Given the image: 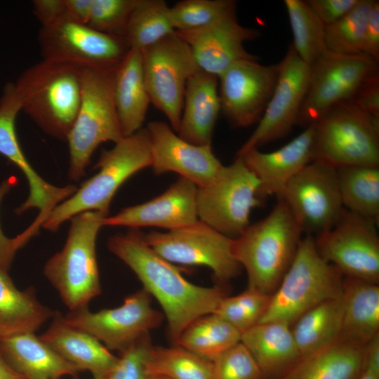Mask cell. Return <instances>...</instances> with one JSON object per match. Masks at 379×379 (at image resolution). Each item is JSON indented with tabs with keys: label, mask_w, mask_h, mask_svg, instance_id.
Returning a JSON list of instances; mask_svg holds the SVG:
<instances>
[{
	"label": "cell",
	"mask_w": 379,
	"mask_h": 379,
	"mask_svg": "<svg viewBox=\"0 0 379 379\" xmlns=\"http://www.w3.org/2000/svg\"><path fill=\"white\" fill-rule=\"evenodd\" d=\"M107 247L135 274L142 289L157 300L173 345L192 322L213 314L227 296L222 286H202L187 281L173 263L146 243L139 229L112 236Z\"/></svg>",
	"instance_id": "obj_1"
},
{
	"label": "cell",
	"mask_w": 379,
	"mask_h": 379,
	"mask_svg": "<svg viewBox=\"0 0 379 379\" xmlns=\"http://www.w3.org/2000/svg\"><path fill=\"white\" fill-rule=\"evenodd\" d=\"M277 204L263 219L250 224L234 239V254L247 274V288L272 295L291 266L302 232L286 202Z\"/></svg>",
	"instance_id": "obj_2"
},
{
	"label": "cell",
	"mask_w": 379,
	"mask_h": 379,
	"mask_svg": "<svg viewBox=\"0 0 379 379\" xmlns=\"http://www.w3.org/2000/svg\"><path fill=\"white\" fill-rule=\"evenodd\" d=\"M110 149H103L95 168L99 171L84 182L70 197L58 204L43 227L57 231L66 220L88 211L109 216L113 197L122 184L138 171L151 167L150 141L146 128L123 137Z\"/></svg>",
	"instance_id": "obj_3"
},
{
	"label": "cell",
	"mask_w": 379,
	"mask_h": 379,
	"mask_svg": "<svg viewBox=\"0 0 379 379\" xmlns=\"http://www.w3.org/2000/svg\"><path fill=\"white\" fill-rule=\"evenodd\" d=\"M81 67L44 60L15 83L25 112L46 133L67 141L81 101Z\"/></svg>",
	"instance_id": "obj_4"
},
{
	"label": "cell",
	"mask_w": 379,
	"mask_h": 379,
	"mask_svg": "<svg viewBox=\"0 0 379 379\" xmlns=\"http://www.w3.org/2000/svg\"><path fill=\"white\" fill-rule=\"evenodd\" d=\"M107 216L88 211L72 217L62 249L44 266V275L70 311L88 307L101 293L95 243Z\"/></svg>",
	"instance_id": "obj_5"
},
{
	"label": "cell",
	"mask_w": 379,
	"mask_h": 379,
	"mask_svg": "<svg viewBox=\"0 0 379 379\" xmlns=\"http://www.w3.org/2000/svg\"><path fill=\"white\" fill-rule=\"evenodd\" d=\"M343 279L320 255L314 238L305 235L258 323L279 321L291 326L314 306L341 296Z\"/></svg>",
	"instance_id": "obj_6"
},
{
	"label": "cell",
	"mask_w": 379,
	"mask_h": 379,
	"mask_svg": "<svg viewBox=\"0 0 379 379\" xmlns=\"http://www.w3.org/2000/svg\"><path fill=\"white\" fill-rule=\"evenodd\" d=\"M115 71L81 67L80 105L67 139L69 177L74 181L84 176L93 153L101 143H116L124 137L114 100Z\"/></svg>",
	"instance_id": "obj_7"
},
{
	"label": "cell",
	"mask_w": 379,
	"mask_h": 379,
	"mask_svg": "<svg viewBox=\"0 0 379 379\" xmlns=\"http://www.w3.org/2000/svg\"><path fill=\"white\" fill-rule=\"evenodd\" d=\"M314 125V160L334 167L379 166V119L350 101L338 103Z\"/></svg>",
	"instance_id": "obj_8"
},
{
	"label": "cell",
	"mask_w": 379,
	"mask_h": 379,
	"mask_svg": "<svg viewBox=\"0 0 379 379\" xmlns=\"http://www.w3.org/2000/svg\"><path fill=\"white\" fill-rule=\"evenodd\" d=\"M260 182L241 157L222 165L206 185L197 187L199 220L231 238L250 225L253 208L261 204Z\"/></svg>",
	"instance_id": "obj_9"
},
{
	"label": "cell",
	"mask_w": 379,
	"mask_h": 379,
	"mask_svg": "<svg viewBox=\"0 0 379 379\" xmlns=\"http://www.w3.org/2000/svg\"><path fill=\"white\" fill-rule=\"evenodd\" d=\"M144 239L173 264L208 267L220 284L237 277L242 269L234 254V239L200 220L166 232L152 231Z\"/></svg>",
	"instance_id": "obj_10"
},
{
	"label": "cell",
	"mask_w": 379,
	"mask_h": 379,
	"mask_svg": "<svg viewBox=\"0 0 379 379\" xmlns=\"http://www.w3.org/2000/svg\"><path fill=\"white\" fill-rule=\"evenodd\" d=\"M141 53L150 102L178 132L186 84L199 69L191 49L175 32Z\"/></svg>",
	"instance_id": "obj_11"
},
{
	"label": "cell",
	"mask_w": 379,
	"mask_h": 379,
	"mask_svg": "<svg viewBox=\"0 0 379 379\" xmlns=\"http://www.w3.org/2000/svg\"><path fill=\"white\" fill-rule=\"evenodd\" d=\"M279 197L287 204L302 233L313 237L333 227L345 209L337 168L319 160L306 165Z\"/></svg>",
	"instance_id": "obj_12"
},
{
	"label": "cell",
	"mask_w": 379,
	"mask_h": 379,
	"mask_svg": "<svg viewBox=\"0 0 379 379\" xmlns=\"http://www.w3.org/2000/svg\"><path fill=\"white\" fill-rule=\"evenodd\" d=\"M164 317L153 307L150 295L141 289L126 296L119 307L96 312L83 307L68 312L64 321L121 353L158 328Z\"/></svg>",
	"instance_id": "obj_13"
},
{
	"label": "cell",
	"mask_w": 379,
	"mask_h": 379,
	"mask_svg": "<svg viewBox=\"0 0 379 379\" xmlns=\"http://www.w3.org/2000/svg\"><path fill=\"white\" fill-rule=\"evenodd\" d=\"M376 70L377 62L363 53L343 55L327 51L310 66L308 89L297 124H313L335 105L350 100Z\"/></svg>",
	"instance_id": "obj_14"
},
{
	"label": "cell",
	"mask_w": 379,
	"mask_h": 379,
	"mask_svg": "<svg viewBox=\"0 0 379 379\" xmlns=\"http://www.w3.org/2000/svg\"><path fill=\"white\" fill-rule=\"evenodd\" d=\"M37 39L44 60L86 68L115 69L130 49L124 37L72 21L41 27Z\"/></svg>",
	"instance_id": "obj_15"
},
{
	"label": "cell",
	"mask_w": 379,
	"mask_h": 379,
	"mask_svg": "<svg viewBox=\"0 0 379 379\" xmlns=\"http://www.w3.org/2000/svg\"><path fill=\"white\" fill-rule=\"evenodd\" d=\"M374 222L344 209L337 223L314 238L322 258L343 277L379 283V237Z\"/></svg>",
	"instance_id": "obj_16"
},
{
	"label": "cell",
	"mask_w": 379,
	"mask_h": 379,
	"mask_svg": "<svg viewBox=\"0 0 379 379\" xmlns=\"http://www.w3.org/2000/svg\"><path fill=\"white\" fill-rule=\"evenodd\" d=\"M279 64V77L270 102L236 157L284 137L298 124L308 89L310 67L300 58L291 45Z\"/></svg>",
	"instance_id": "obj_17"
},
{
	"label": "cell",
	"mask_w": 379,
	"mask_h": 379,
	"mask_svg": "<svg viewBox=\"0 0 379 379\" xmlns=\"http://www.w3.org/2000/svg\"><path fill=\"white\" fill-rule=\"evenodd\" d=\"M279 64L258 60L235 62L218 79L221 110L237 127L258 123L275 89Z\"/></svg>",
	"instance_id": "obj_18"
},
{
	"label": "cell",
	"mask_w": 379,
	"mask_h": 379,
	"mask_svg": "<svg viewBox=\"0 0 379 379\" xmlns=\"http://www.w3.org/2000/svg\"><path fill=\"white\" fill-rule=\"evenodd\" d=\"M22 110L20 93L13 82L4 86L0 98V154L13 163L27 178L29 193L27 200L15 212L21 214L37 208L34 224L42 226L53 209L70 197L77 190L73 185L56 187L44 180L29 163L19 143L15 121Z\"/></svg>",
	"instance_id": "obj_19"
},
{
	"label": "cell",
	"mask_w": 379,
	"mask_h": 379,
	"mask_svg": "<svg viewBox=\"0 0 379 379\" xmlns=\"http://www.w3.org/2000/svg\"><path fill=\"white\" fill-rule=\"evenodd\" d=\"M175 33L190 48L198 68L218 78L237 62L258 60L244 43L259 37L260 32L241 25L236 8L204 27Z\"/></svg>",
	"instance_id": "obj_20"
},
{
	"label": "cell",
	"mask_w": 379,
	"mask_h": 379,
	"mask_svg": "<svg viewBox=\"0 0 379 379\" xmlns=\"http://www.w3.org/2000/svg\"><path fill=\"white\" fill-rule=\"evenodd\" d=\"M146 128L150 141L151 167L157 175L175 173L200 187L210 182L222 166L211 145L192 144L161 121L148 123Z\"/></svg>",
	"instance_id": "obj_21"
},
{
	"label": "cell",
	"mask_w": 379,
	"mask_h": 379,
	"mask_svg": "<svg viewBox=\"0 0 379 379\" xmlns=\"http://www.w3.org/2000/svg\"><path fill=\"white\" fill-rule=\"evenodd\" d=\"M197 192L194 183L180 177L159 196L105 218L102 225L131 229L157 227L167 231L185 227L199 220Z\"/></svg>",
	"instance_id": "obj_22"
},
{
	"label": "cell",
	"mask_w": 379,
	"mask_h": 379,
	"mask_svg": "<svg viewBox=\"0 0 379 379\" xmlns=\"http://www.w3.org/2000/svg\"><path fill=\"white\" fill-rule=\"evenodd\" d=\"M313 147L314 125L311 124L274 151L253 149L239 157L258 180L260 197H279L288 182L314 160Z\"/></svg>",
	"instance_id": "obj_23"
},
{
	"label": "cell",
	"mask_w": 379,
	"mask_h": 379,
	"mask_svg": "<svg viewBox=\"0 0 379 379\" xmlns=\"http://www.w3.org/2000/svg\"><path fill=\"white\" fill-rule=\"evenodd\" d=\"M48 329L39 338L79 371H88L94 379H105L119 357L92 335L73 328L55 311Z\"/></svg>",
	"instance_id": "obj_24"
},
{
	"label": "cell",
	"mask_w": 379,
	"mask_h": 379,
	"mask_svg": "<svg viewBox=\"0 0 379 379\" xmlns=\"http://www.w3.org/2000/svg\"><path fill=\"white\" fill-rule=\"evenodd\" d=\"M220 110L218 77L198 69L186 84L178 135L194 145H211Z\"/></svg>",
	"instance_id": "obj_25"
},
{
	"label": "cell",
	"mask_w": 379,
	"mask_h": 379,
	"mask_svg": "<svg viewBox=\"0 0 379 379\" xmlns=\"http://www.w3.org/2000/svg\"><path fill=\"white\" fill-rule=\"evenodd\" d=\"M265 379H281L301 356L291 326L279 321L258 323L241 333Z\"/></svg>",
	"instance_id": "obj_26"
},
{
	"label": "cell",
	"mask_w": 379,
	"mask_h": 379,
	"mask_svg": "<svg viewBox=\"0 0 379 379\" xmlns=\"http://www.w3.org/2000/svg\"><path fill=\"white\" fill-rule=\"evenodd\" d=\"M0 352L6 361L27 379L77 378L80 372L34 333L0 339Z\"/></svg>",
	"instance_id": "obj_27"
},
{
	"label": "cell",
	"mask_w": 379,
	"mask_h": 379,
	"mask_svg": "<svg viewBox=\"0 0 379 379\" xmlns=\"http://www.w3.org/2000/svg\"><path fill=\"white\" fill-rule=\"evenodd\" d=\"M339 339L367 346L379 335V285L345 277Z\"/></svg>",
	"instance_id": "obj_28"
},
{
	"label": "cell",
	"mask_w": 379,
	"mask_h": 379,
	"mask_svg": "<svg viewBox=\"0 0 379 379\" xmlns=\"http://www.w3.org/2000/svg\"><path fill=\"white\" fill-rule=\"evenodd\" d=\"M114 100L124 137L142 128L150 102L145 85L141 51L130 48L116 69Z\"/></svg>",
	"instance_id": "obj_29"
},
{
	"label": "cell",
	"mask_w": 379,
	"mask_h": 379,
	"mask_svg": "<svg viewBox=\"0 0 379 379\" xmlns=\"http://www.w3.org/2000/svg\"><path fill=\"white\" fill-rule=\"evenodd\" d=\"M368 345L338 339L302 357L281 379H357L365 364Z\"/></svg>",
	"instance_id": "obj_30"
},
{
	"label": "cell",
	"mask_w": 379,
	"mask_h": 379,
	"mask_svg": "<svg viewBox=\"0 0 379 379\" xmlns=\"http://www.w3.org/2000/svg\"><path fill=\"white\" fill-rule=\"evenodd\" d=\"M54 312L37 299L33 287L18 290L8 270L0 268V339L34 333Z\"/></svg>",
	"instance_id": "obj_31"
},
{
	"label": "cell",
	"mask_w": 379,
	"mask_h": 379,
	"mask_svg": "<svg viewBox=\"0 0 379 379\" xmlns=\"http://www.w3.org/2000/svg\"><path fill=\"white\" fill-rule=\"evenodd\" d=\"M343 317L342 295L326 300L302 314L291 330L301 358L339 339Z\"/></svg>",
	"instance_id": "obj_32"
},
{
	"label": "cell",
	"mask_w": 379,
	"mask_h": 379,
	"mask_svg": "<svg viewBox=\"0 0 379 379\" xmlns=\"http://www.w3.org/2000/svg\"><path fill=\"white\" fill-rule=\"evenodd\" d=\"M343 206L347 211L378 224L379 166L337 168Z\"/></svg>",
	"instance_id": "obj_33"
},
{
	"label": "cell",
	"mask_w": 379,
	"mask_h": 379,
	"mask_svg": "<svg viewBox=\"0 0 379 379\" xmlns=\"http://www.w3.org/2000/svg\"><path fill=\"white\" fill-rule=\"evenodd\" d=\"M241 336L240 331L213 313L192 322L181 333L177 345L213 361L240 342Z\"/></svg>",
	"instance_id": "obj_34"
},
{
	"label": "cell",
	"mask_w": 379,
	"mask_h": 379,
	"mask_svg": "<svg viewBox=\"0 0 379 379\" xmlns=\"http://www.w3.org/2000/svg\"><path fill=\"white\" fill-rule=\"evenodd\" d=\"M164 0H138L125 34L129 48L142 51L175 33Z\"/></svg>",
	"instance_id": "obj_35"
},
{
	"label": "cell",
	"mask_w": 379,
	"mask_h": 379,
	"mask_svg": "<svg viewBox=\"0 0 379 379\" xmlns=\"http://www.w3.org/2000/svg\"><path fill=\"white\" fill-rule=\"evenodd\" d=\"M291 32V46L300 58L310 67L326 51L325 25L307 1L284 0Z\"/></svg>",
	"instance_id": "obj_36"
},
{
	"label": "cell",
	"mask_w": 379,
	"mask_h": 379,
	"mask_svg": "<svg viewBox=\"0 0 379 379\" xmlns=\"http://www.w3.org/2000/svg\"><path fill=\"white\" fill-rule=\"evenodd\" d=\"M150 377L169 379H213V363L177 345H152L147 361Z\"/></svg>",
	"instance_id": "obj_37"
},
{
	"label": "cell",
	"mask_w": 379,
	"mask_h": 379,
	"mask_svg": "<svg viewBox=\"0 0 379 379\" xmlns=\"http://www.w3.org/2000/svg\"><path fill=\"white\" fill-rule=\"evenodd\" d=\"M375 2V0H359L342 18L325 26L328 51L343 55L361 53L366 27Z\"/></svg>",
	"instance_id": "obj_38"
},
{
	"label": "cell",
	"mask_w": 379,
	"mask_h": 379,
	"mask_svg": "<svg viewBox=\"0 0 379 379\" xmlns=\"http://www.w3.org/2000/svg\"><path fill=\"white\" fill-rule=\"evenodd\" d=\"M271 296L247 288L237 295L225 297L213 314L242 333L259 322L269 306Z\"/></svg>",
	"instance_id": "obj_39"
},
{
	"label": "cell",
	"mask_w": 379,
	"mask_h": 379,
	"mask_svg": "<svg viewBox=\"0 0 379 379\" xmlns=\"http://www.w3.org/2000/svg\"><path fill=\"white\" fill-rule=\"evenodd\" d=\"M235 8L232 0H182L169 7V17L175 31H192L211 24Z\"/></svg>",
	"instance_id": "obj_40"
},
{
	"label": "cell",
	"mask_w": 379,
	"mask_h": 379,
	"mask_svg": "<svg viewBox=\"0 0 379 379\" xmlns=\"http://www.w3.org/2000/svg\"><path fill=\"white\" fill-rule=\"evenodd\" d=\"M138 2V0H93L87 25L99 32L124 38Z\"/></svg>",
	"instance_id": "obj_41"
},
{
	"label": "cell",
	"mask_w": 379,
	"mask_h": 379,
	"mask_svg": "<svg viewBox=\"0 0 379 379\" xmlns=\"http://www.w3.org/2000/svg\"><path fill=\"white\" fill-rule=\"evenodd\" d=\"M213 363V379H265L247 347L240 341Z\"/></svg>",
	"instance_id": "obj_42"
},
{
	"label": "cell",
	"mask_w": 379,
	"mask_h": 379,
	"mask_svg": "<svg viewBox=\"0 0 379 379\" xmlns=\"http://www.w3.org/2000/svg\"><path fill=\"white\" fill-rule=\"evenodd\" d=\"M152 346L149 335L138 340L121 352L117 364L105 379H149L147 361Z\"/></svg>",
	"instance_id": "obj_43"
},
{
	"label": "cell",
	"mask_w": 379,
	"mask_h": 379,
	"mask_svg": "<svg viewBox=\"0 0 379 379\" xmlns=\"http://www.w3.org/2000/svg\"><path fill=\"white\" fill-rule=\"evenodd\" d=\"M364 112L379 119V74L378 70L361 84L350 100Z\"/></svg>",
	"instance_id": "obj_44"
},
{
	"label": "cell",
	"mask_w": 379,
	"mask_h": 379,
	"mask_svg": "<svg viewBox=\"0 0 379 379\" xmlns=\"http://www.w3.org/2000/svg\"><path fill=\"white\" fill-rule=\"evenodd\" d=\"M359 0H307L310 8L323 24L331 25L349 13Z\"/></svg>",
	"instance_id": "obj_45"
},
{
	"label": "cell",
	"mask_w": 379,
	"mask_h": 379,
	"mask_svg": "<svg viewBox=\"0 0 379 379\" xmlns=\"http://www.w3.org/2000/svg\"><path fill=\"white\" fill-rule=\"evenodd\" d=\"M32 11L41 27L68 21L65 0H34Z\"/></svg>",
	"instance_id": "obj_46"
},
{
	"label": "cell",
	"mask_w": 379,
	"mask_h": 379,
	"mask_svg": "<svg viewBox=\"0 0 379 379\" xmlns=\"http://www.w3.org/2000/svg\"><path fill=\"white\" fill-rule=\"evenodd\" d=\"M17 180L8 178L4 180L0 185V204L5 195L16 184ZM18 238L7 237L2 231L0 225V268L8 270L12 262L16 251L22 247Z\"/></svg>",
	"instance_id": "obj_47"
},
{
	"label": "cell",
	"mask_w": 379,
	"mask_h": 379,
	"mask_svg": "<svg viewBox=\"0 0 379 379\" xmlns=\"http://www.w3.org/2000/svg\"><path fill=\"white\" fill-rule=\"evenodd\" d=\"M361 53L375 62L379 60V2L375 1L371 13L363 41Z\"/></svg>",
	"instance_id": "obj_48"
},
{
	"label": "cell",
	"mask_w": 379,
	"mask_h": 379,
	"mask_svg": "<svg viewBox=\"0 0 379 379\" xmlns=\"http://www.w3.org/2000/svg\"><path fill=\"white\" fill-rule=\"evenodd\" d=\"M357 379H379V335L368 344L365 364Z\"/></svg>",
	"instance_id": "obj_49"
},
{
	"label": "cell",
	"mask_w": 379,
	"mask_h": 379,
	"mask_svg": "<svg viewBox=\"0 0 379 379\" xmlns=\"http://www.w3.org/2000/svg\"><path fill=\"white\" fill-rule=\"evenodd\" d=\"M93 0H65L68 21L88 24Z\"/></svg>",
	"instance_id": "obj_50"
},
{
	"label": "cell",
	"mask_w": 379,
	"mask_h": 379,
	"mask_svg": "<svg viewBox=\"0 0 379 379\" xmlns=\"http://www.w3.org/2000/svg\"><path fill=\"white\" fill-rule=\"evenodd\" d=\"M0 379H27L17 372L4 359L0 352Z\"/></svg>",
	"instance_id": "obj_51"
},
{
	"label": "cell",
	"mask_w": 379,
	"mask_h": 379,
	"mask_svg": "<svg viewBox=\"0 0 379 379\" xmlns=\"http://www.w3.org/2000/svg\"><path fill=\"white\" fill-rule=\"evenodd\" d=\"M154 379H169V378H166V377L157 376V377H154Z\"/></svg>",
	"instance_id": "obj_52"
},
{
	"label": "cell",
	"mask_w": 379,
	"mask_h": 379,
	"mask_svg": "<svg viewBox=\"0 0 379 379\" xmlns=\"http://www.w3.org/2000/svg\"><path fill=\"white\" fill-rule=\"evenodd\" d=\"M149 379H154V377H150Z\"/></svg>",
	"instance_id": "obj_53"
}]
</instances>
